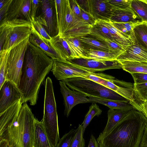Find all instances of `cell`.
I'll return each instance as SVG.
<instances>
[{
  "mask_svg": "<svg viewBox=\"0 0 147 147\" xmlns=\"http://www.w3.org/2000/svg\"><path fill=\"white\" fill-rule=\"evenodd\" d=\"M49 42L60 59L67 60L71 59L70 51L65 38L57 34L52 36Z\"/></svg>",
  "mask_w": 147,
  "mask_h": 147,
  "instance_id": "cell-22",
  "label": "cell"
},
{
  "mask_svg": "<svg viewBox=\"0 0 147 147\" xmlns=\"http://www.w3.org/2000/svg\"><path fill=\"white\" fill-rule=\"evenodd\" d=\"M89 35L101 42L103 41L106 39L115 42L108 29L97 20L96 23L92 26L91 32Z\"/></svg>",
  "mask_w": 147,
  "mask_h": 147,
  "instance_id": "cell-28",
  "label": "cell"
},
{
  "mask_svg": "<svg viewBox=\"0 0 147 147\" xmlns=\"http://www.w3.org/2000/svg\"><path fill=\"white\" fill-rule=\"evenodd\" d=\"M0 147H10L8 142L6 140L0 139Z\"/></svg>",
  "mask_w": 147,
  "mask_h": 147,
  "instance_id": "cell-49",
  "label": "cell"
},
{
  "mask_svg": "<svg viewBox=\"0 0 147 147\" xmlns=\"http://www.w3.org/2000/svg\"><path fill=\"white\" fill-rule=\"evenodd\" d=\"M139 147H147V124L145 127Z\"/></svg>",
  "mask_w": 147,
  "mask_h": 147,
  "instance_id": "cell-46",
  "label": "cell"
},
{
  "mask_svg": "<svg viewBox=\"0 0 147 147\" xmlns=\"http://www.w3.org/2000/svg\"><path fill=\"white\" fill-rule=\"evenodd\" d=\"M33 27L32 33L29 37L30 42L40 48L45 54L53 59H60L49 42L44 39Z\"/></svg>",
  "mask_w": 147,
  "mask_h": 147,
  "instance_id": "cell-21",
  "label": "cell"
},
{
  "mask_svg": "<svg viewBox=\"0 0 147 147\" xmlns=\"http://www.w3.org/2000/svg\"><path fill=\"white\" fill-rule=\"evenodd\" d=\"M77 38L87 51L90 49L109 51L108 47L105 44L92 37L87 36Z\"/></svg>",
  "mask_w": 147,
  "mask_h": 147,
  "instance_id": "cell-29",
  "label": "cell"
},
{
  "mask_svg": "<svg viewBox=\"0 0 147 147\" xmlns=\"http://www.w3.org/2000/svg\"><path fill=\"white\" fill-rule=\"evenodd\" d=\"M31 23L34 28L47 41L49 42L52 39V37L47 33L41 23L35 18L32 19Z\"/></svg>",
  "mask_w": 147,
  "mask_h": 147,
  "instance_id": "cell-39",
  "label": "cell"
},
{
  "mask_svg": "<svg viewBox=\"0 0 147 147\" xmlns=\"http://www.w3.org/2000/svg\"><path fill=\"white\" fill-rule=\"evenodd\" d=\"M147 119L141 112L129 111L109 133H100L96 139L99 147H139Z\"/></svg>",
  "mask_w": 147,
  "mask_h": 147,
  "instance_id": "cell-3",
  "label": "cell"
},
{
  "mask_svg": "<svg viewBox=\"0 0 147 147\" xmlns=\"http://www.w3.org/2000/svg\"><path fill=\"white\" fill-rule=\"evenodd\" d=\"M101 42L107 46L109 49V51L119 55L124 52L127 49L117 43L109 39H105Z\"/></svg>",
  "mask_w": 147,
  "mask_h": 147,
  "instance_id": "cell-38",
  "label": "cell"
},
{
  "mask_svg": "<svg viewBox=\"0 0 147 147\" xmlns=\"http://www.w3.org/2000/svg\"><path fill=\"white\" fill-rule=\"evenodd\" d=\"M68 61L76 66L93 73L111 69L122 68V64L117 59L110 61H98L81 58Z\"/></svg>",
  "mask_w": 147,
  "mask_h": 147,
  "instance_id": "cell-11",
  "label": "cell"
},
{
  "mask_svg": "<svg viewBox=\"0 0 147 147\" xmlns=\"http://www.w3.org/2000/svg\"><path fill=\"white\" fill-rule=\"evenodd\" d=\"M13 0H1L0 1V21L8 11Z\"/></svg>",
  "mask_w": 147,
  "mask_h": 147,
  "instance_id": "cell-42",
  "label": "cell"
},
{
  "mask_svg": "<svg viewBox=\"0 0 147 147\" xmlns=\"http://www.w3.org/2000/svg\"><path fill=\"white\" fill-rule=\"evenodd\" d=\"M21 100L0 113V139L7 140L10 147H32L35 117Z\"/></svg>",
  "mask_w": 147,
  "mask_h": 147,
  "instance_id": "cell-1",
  "label": "cell"
},
{
  "mask_svg": "<svg viewBox=\"0 0 147 147\" xmlns=\"http://www.w3.org/2000/svg\"><path fill=\"white\" fill-rule=\"evenodd\" d=\"M31 2L32 0H13L0 23L17 18L24 19L31 22Z\"/></svg>",
  "mask_w": 147,
  "mask_h": 147,
  "instance_id": "cell-13",
  "label": "cell"
},
{
  "mask_svg": "<svg viewBox=\"0 0 147 147\" xmlns=\"http://www.w3.org/2000/svg\"><path fill=\"white\" fill-rule=\"evenodd\" d=\"M88 147H99L98 143L95 137L92 134Z\"/></svg>",
  "mask_w": 147,
  "mask_h": 147,
  "instance_id": "cell-47",
  "label": "cell"
},
{
  "mask_svg": "<svg viewBox=\"0 0 147 147\" xmlns=\"http://www.w3.org/2000/svg\"><path fill=\"white\" fill-rule=\"evenodd\" d=\"M33 31L31 23L17 18L0 23V51L7 50L29 37Z\"/></svg>",
  "mask_w": 147,
  "mask_h": 147,
  "instance_id": "cell-6",
  "label": "cell"
},
{
  "mask_svg": "<svg viewBox=\"0 0 147 147\" xmlns=\"http://www.w3.org/2000/svg\"><path fill=\"white\" fill-rule=\"evenodd\" d=\"M11 48L7 50L0 51V88L6 80V71L9 54Z\"/></svg>",
  "mask_w": 147,
  "mask_h": 147,
  "instance_id": "cell-35",
  "label": "cell"
},
{
  "mask_svg": "<svg viewBox=\"0 0 147 147\" xmlns=\"http://www.w3.org/2000/svg\"><path fill=\"white\" fill-rule=\"evenodd\" d=\"M89 99L90 102L100 103L111 109L126 111L136 109L128 100H117L92 96L89 97Z\"/></svg>",
  "mask_w": 147,
  "mask_h": 147,
  "instance_id": "cell-20",
  "label": "cell"
},
{
  "mask_svg": "<svg viewBox=\"0 0 147 147\" xmlns=\"http://www.w3.org/2000/svg\"><path fill=\"white\" fill-rule=\"evenodd\" d=\"M82 125L79 124L70 147H85Z\"/></svg>",
  "mask_w": 147,
  "mask_h": 147,
  "instance_id": "cell-37",
  "label": "cell"
},
{
  "mask_svg": "<svg viewBox=\"0 0 147 147\" xmlns=\"http://www.w3.org/2000/svg\"><path fill=\"white\" fill-rule=\"evenodd\" d=\"M134 81V84H137L147 82V74L131 73Z\"/></svg>",
  "mask_w": 147,
  "mask_h": 147,
  "instance_id": "cell-43",
  "label": "cell"
},
{
  "mask_svg": "<svg viewBox=\"0 0 147 147\" xmlns=\"http://www.w3.org/2000/svg\"><path fill=\"white\" fill-rule=\"evenodd\" d=\"M77 129H71L59 139L56 147H70Z\"/></svg>",
  "mask_w": 147,
  "mask_h": 147,
  "instance_id": "cell-36",
  "label": "cell"
},
{
  "mask_svg": "<svg viewBox=\"0 0 147 147\" xmlns=\"http://www.w3.org/2000/svg\"><path fill=\"white\" fill-rule=\"evenodd\" d=\"M64 38L67 42L70 51L71 59L86 58L88 56L87 51L84 49L81 42L77 38L70 37Z\"/></svg>",
  "mask_w": 147,
  "mask_h": 147,
  "instance_id": "cell-26",
  "label": "cell"
},
{
  "mask_svg": "<svg viewBox=\"0 0 147 147\" xmlns=\"http://www.w3.org/2000/svg\"><path fill=\"white\" fill-rule=\"evenodd\" d=\"M57 34L64 38L87 36L92 26L74 14L69 0H63L55 6Z\"/></svg>",
  "mask_w": 147,
  "mask_h": 147,
  "instance_id": "cell-4",
  "label": "cell"
},
{
  "mask_svg": "<svg viewBox=\"0 0 147 147\" xmlns=\"http://www.w3.org/2000/svg\"><path fill=\"white\" fill-rule=\"evenodd\" d=\"M86 58L98 61H110L117 59L119 55L115 53L101 50L90 49L87 51Z\"/></svg>",
  "mask_w": 147,
  "mask_h": 147,
  "instance_id": "cell-30",
  "label": "cell"
},
{
  "mask_svg": "<svg viewBox=\"0 0 147 147\" xmlns=\"http://www.w3.org/2000/svg\"><path fill=\"white\" fill-rule=\"evenodd\" d=\"M29 37L13 46L9 54L6 80L10 81L18 88L20 84L26 52L29 42Z\"/></svg>",
  "mask_w": 147,
  "mask_h": 147,
  "instance_id": "cell-8",
  "label": "cell"
},
{
  "mask_svg": "<svg viewBox=\"0 0 147 147\" xmlns=\"http://www.w3.org/2000/svg\"><path fill=\"white\" fill-rule=\"evenodd\" d=\"M97 21L108 29L115 42L126 48L136 44L131 38L115 27L110 20L107 21L98 20Z\"/></svg>",
  "mask_w": 147,
  "mask_h": 147,
  "instance_id": "cell-19",
  "label": "cell"
},
{
  "mask_svg": "<svg viewBox=\"0 0 147 147\" xmlns=\"http://www.w3.org/2000/svg\"><path fill=\"white\" fill-rule=\"evenodd\" d=\"M134 32L137 43L147 49V22L137 26Z\"/></svg>",
  "mask_w": 147,
  "mask_h": 147,
  "instance_id": "cell-33",
  "label": "cell"
},
{
  "mask_svg": "<svg viewBox=\"0 0 147 147\" xmlns=\"http://www.w3.org/2000/svg\"><path fill=\"white\" fill-rule=\"evenodd\" d=\"M140 19L130 6L125 9L115 11L110 20L113 22L126 23L140 20Z\"/></svg>",
  "mask_w": 147,
  "mask_h": 147,
  "instance_id": "cell-24",
  "label": "cell"
},
{
  "mask_svg": "<svg viewBox=\"0 0 147 147\" xmlns=\"http://www.w3.org/2000/svg\"><path fill=\"white\" fill-rule=\"evenodd\" d=\"M134 85L132 105L136 110L141 112V105L147 102V82Z\"/></svg>",
  "mask_w": 147,
  "mask_h": 147,
  "instance_id": "cell-25",
  "label": "cell"
},
{
  "mask_svg": "<svg viewBox=\"0 0 147 147\" xmlns=\"http://www.w3.org/2000/svg\"><path fill=\"white\" fill-rule=\"evenodd\" d=\"M41 121L52 147H56L60 138L53 83L49 77L46 78L45 84L44 113Z\"/></svg>",
  "mask_w": 147,
  "mask_h": 147,
  "instance_id": "cell-5",
  "label": "cell"
},
{
  "mask_svg": "<svg viewBox=\"0 0 147 147\" xmlns=\"http://www.w3.org/2000/svg\"><path fill=\"white\" fill-rule=\"evenodd\" d=\"M53 59L40 48L29 42L26 52L18 87L23 103H37L40 89L47 75L51 70Z\"/></svg>",
  "mask_w": 147,
  "mask_h": 147,
  "instance_id": "cell-2",
  "label": "cell"
},
{
  "mask_svg": "<svg viewBox=\"0 0 147 147\" xmlns=\"http://www.w3.org/2000/svg\"><path fill=\"white\" fill-rule=\"evenodd\" d=\"M65 81L70 89L86 95L117 100H128L116 92L91 80L78 77L66 79Z\"/></svg>",
  "mask_w": 147,
  "mask_h": 147,
  "instance_id": "cell-7",
  "label": "cell"
},
{
  "mask_svg": "<svg viewBox=\"0 0 147 147\" xmlns=\"http://www.w3.org/2000/svg\"><path fill=\"white\" fill-rule=\"evenodd\" d=\"M41 0H32L31 7V14L32 19L35 18L36 12L39 3Z\"/></svg>",
  "mask_w": 147,
  "mask_h": 147,
  "instance_id": "cell-45",
  "label": "cell"
},
{
  "mask_svg": "<svg viewBox=\"0 0 147 147\" xmlns=\"http://www.w3.org/2000/svg\"><path fill=\"white\" fill-rule=\"evenodd\" d=\"M32 147H52L42 121L35 118Z\"/></svg>",
  "mask_w": 147,
  "mask_h": 147,
  "instance_id": "cell-18",
  "label": "cell"
},
{
  "mask_svg": "<svg viewBox=\"0 0 147 147\" xmlns=\"http://www.w3.org/2000/svg\"><path fill=\"white\" fill-rule=\"evenodd\" d=\"M131 7L142 21L147 22V0H132Z\"/></svg>",
  "mask_w": 147,
  "mask_h": 147,
  "instance_id": "cell-32",
  "label": "cell"
},
{
  "mask_svg": "<svg viewBox=\"0 0 147 147\" xmlns=\"http://www.w3.org/2000/svg\"><path fill=\"white\" fill-rule=\"evenodd\" d=\"M115 78L114 77L105 74L94 72L89 76L88 80L100 84L113 91L129 100L132 105L134 86H124L116 84L112 81Z\"/></svg>",
  "mask_w": 147,
  "mask_h": 147,
  "instance_id": "cell-10",
  "label": "cell"
},
{
  "mask_svg": "<svg viewBox=\"0 0 147 147\" xmlns=\"http://www.w3.org/2000/svg\"><path fill=\"white\" fill-rule=\"evenodd\" d=\"M53 59L51 71L55 78L59 81L78 77L87 79L88 76L93 73L76 66L67 60Z\"/></svg>",
  "mask_w": 147,
  "mask_h": 147,
  "instance_id": "cell-9",
  "label": "cell"
},
{
  "mask_svg": "<svg viewBox=\"0 0 147 147\" xmlns=\"http://www.w3.org/2000/svg\"><path fill=\"white\" fill-rule=\"evenodd\" d=\"M80 14L82 19L92 26L96 22V20L90 13L85 11L80 7Z\"/></svg>",
  "mask_w": 147,
  "mask_h": 147,
  "instance_id": "cell-41",
  "label": "cell"
},
{
  "mask_svg": "<svg viewBox=\"0 0 147 147\" xmlns=\"http://www.w3.org/2000/svg\"><path fill=\"white\" fill-rule=\"evenodd\" d=\"M69 2L71 10L74 14L78 18L82 20L81 16L80 6L77 0H69Z\"/></svg>",
  "mask_w": 147,
  "mask_h": 147,
  "instance_id": "cell-44",
  "label": "cell"
},
{
  "mask_svg": "<svg viewBox=\"0 0 147 147\" xmlns=\"http://www.w3.org/2000/svg\"><path fill=\"white\" fill-rule=\"evenodd\" d=\"M88 12L96 20H109L117 9L109 0H88Z\"/></svg>",
  "mask_w": 147,
  "mask_h": 147,
  "instance_id": "cell-15",
  "label": "cell"
},
{
  "mask_svg": "<svg viewBox=\"0 0 147 147\" xmlns=\"http://www.w3.org/2000/svg\"><path fill=\"white\" fill-rule=\"evenodd\" d=\"M141 112H142L147 119V102L142 104L140 107Z\"/></svg>",
  "mask_w": 147,
  "mask_h": 147,
  "instance_id": "cell-48",
  "label": "cell"
},
{
  "mask_svg": "<svg viewBox=\"0 0 147 147\" xmlns=\"http://www.w3.org/2000/svg\"><path fill=\"white\" fill-rule=\"evenodd\" d=\"M43 17L38 16L35 19L39 21L51 37L55 30V25L52 7L49 0H41Z\"/></svg>",
  "mask_w": 147,
  "mask_h": 147,
  "instance_id": "cell-17",
  "label": "cell"
},
{
  "mask_svg": "<svg viewBox=\"0 0 147 147\" xmlns=\"http://www.w3.org/2000/svg\"><path fill=\"white\" fill-rule=\"evenodd\" d=\"M109 3L117 9H123L131 6L132 0H109Z\"/></svg>",
  "mask_w": 147,
  "mask_h": 147,
  "instance_id": "cell-40",
  "label": "cell"
},
{
  "mask_svg": "<svg viewBox=\"0 0 147 147\" xmlns=\"http://www.w3.org/2000/svg\"><path fill=\"white\" fill-rule=\"evenodd\" d=\"M113 26L124 34L128 36L137 43L134 29L138 26L147 22L144 21L137 20L126 23H117L113 22Z\"/></svg>",
  "mask_w": 147,
  "mask_h": 147,
  "instance_id": "cell-27",
  "label": "cell"
},
{
  "mask_svg": "<svg viewBox=\"0 0 147 147\" xmlns=\"http://www.w3.org/2000/svg\"><path fill=\"white\" fill-rule=\"evenodd\" d=\"M116 59L119 61L147 63V49L137 43L127 48Z\"/></svg>",
  "mask_w": 147,
  "mask_h": 147,
  "instance_id": "cell-16",
  "label": "cell"
},
{
  "mask_svg": "<svg viewBox=\"0 0 147 147\" xmlns=\"http://www.w3.org/2000/svg\"><path fill=\"white\" fill-rule=\"evenodd\" d=\"M22 96L18 88L10 81L6 80L0 88V113L22 99Z\"/></svg>",
  "mask_w": 147,
  "mask_h": 147,
  "instance_id": "cell-14",
  "label": "cell"
},
{
  "mask_svg": "<svg viewBox=\"0 0 147 147\" xmlns=\"http://www.w3.org/2000/svg\"><path fill=\"white\" fill-rule=\"evenodd\" d=\"M129 111L109 109L107 112V123L104 129L101 133V134H106L109 133L127 114Z\"/></svg>",
  "mask_w": 147,
  "mask_h": 147,
  "instance_id": "cell-23",
  "label": "cell"
},
{
  "mask_svg": "<svg viewBox=\"0 0 147 147\" xmlns=\"http://www.w3.org/2000/svg\"><path fill=\"white\" fill-rule=\"evenodd\" d=\"M122 69L130 73L147 74V63L129 61H119Z\"/></svg>",
  "mask_w": 147,
  "mask_h": 147,
  "instance_id": "cell-31",
  "label": "cell"
},
{
  "mask_svg": "<svg viewBox=\"0 0 147 147\" xmlns=\"http://www.w3.org/2000/svg\"><path fill=\"white\" fill-rule=\"evenodd\" d=\"M60 89L62 95L65 106L64 115L68 117L72 108L79 104L90 102L87 96L80 92L71 90L64 81H59Z\"/></svg>",
  "mask_w": 147,
  "mask_h": 147,
  "instance_id": "cell-12",
  "label": "cell"
},
{
  "mask_svg": "<svg viewBox=\"0 0 147 147\" xmlns=\"http://www.w3.org/2000/svg\"><path fill=\"white\" fill-rule=\"evenodd\" d=\"M102 112V110L100 109L96 102H92L89 107L88 111L86 115L84 120L81 124L83 126V134L86 128L93 118L95 116L98 117L101 115Z\"/></svg>",
  "mask_w": 147,
  "mask_h": 147,
  "instance_id": "cell-34",
  "label": "cell"
}]
</instances>
